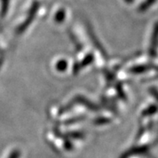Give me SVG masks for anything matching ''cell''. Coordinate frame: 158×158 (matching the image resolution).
Returning <instances> with one entry per match:
<instances>
[{
    "instance_id": "1",
    "label": "cell",
    "mask_w": 158,
    "mask_h": 158,
    "mask_svg": "<svg viewBox=\"0 0 158 158\" xmlns=\"http://www.w3.org/2000/svg\"><path fill=\"white\" fill-rule=\"evenodd\" d=\"M16 157H17V155L15 153H14V154H12L11 156H10V158H16Z\"/></svg>"
}]
</instances>
